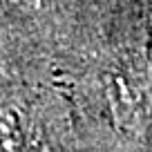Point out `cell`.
I'll use <instances>...</instances> for the list:
<instances>
[{
  "label": "cell",
  "instance_id": "1",
  "mask_svg": "<svg viewBox=\"0 0 152 152\" xmlns=\"http://www.w3.org/2000/svg\"><path fill=\"white\" fill-rule=\"evenodd\" d=\"M110 107H112L114 119L123 128H134L141 121V114L145 112V96L141 90L130 85L125 78H114L112 90H110Z\"/></svg>",
  "mask_w": 152,
  "mask_h": 152
},
{
  "label": "cell",
  "instance_id": "2",
  "mask_svg": "<svg viewBox=\"0 0 152 152\" xmlns=\"http://www.w3.org/2000/svg\"><path fill=\"white\" fill-rule=\"evenodd\" d=\"M18 119L14 112H0V152L18 150Z\"/></svg>",
  "mask_w": 152,
  "mask_h": 152
}]
</instances>
